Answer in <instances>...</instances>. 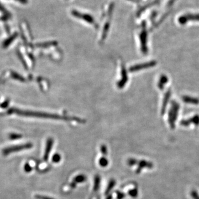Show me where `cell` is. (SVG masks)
Listing matches in <instances>:
<instances>
[{
    "label": "cell",
    "mask_w": 199,
    "mask_h": 199,
    "mask_svg": "<svg viewBox=\"0 0 199 199\" xmlns=\"http://www.w3.org/2000/svg\"><path fill=\"white\" fill-rule=\"evenodd\" d=\"M16 112L19 114L26 116L35 117H40V118H44V119H62V120H67V121H78L80 122H84L83 120H81L78 118L62 116L59 114H47V113L38 112L22 111H16Z\"/></svg>",
    "instance_id": "obj_1"
},
{
    "label": "cell",
    "mask_w": 199,
    "mask_h": 199,
    "mask_svg": "<svg viewBox=\"0 0 199 199\" xmlns=\"http://www.w3.org/2000/svg\"><path fill=\"white\" fill-rule=\"evenodd\" d=\"M179 109V105L178 103H175V101L172 103L171 108L169 114V122L171 128L174 127V123L178 116Z\"/></svg>",
    "instance_id": "obj_2"
},
{
    "label": "cell",
    "mask_w": 199,
    "mask_h": 199,
    "mask_svg": "<svg viewBox=\"0 0 199 199\" xmlns=\"http://www.w3.org/2000/svg\"><path fill=\"white\" fill-rule=\"evenodd\" d=\"M32 144L27 143V144H22V145H19V146H15V147H12L6 148L5 149H4V150L3 151V153L4 154L7 155L8 154L21 151L23 149H29V148H32Z\"/></svg>",
    "instance_id": "obj_3"
},
{
    "label": "cell",
    "mask_w": 199,
    "mask_h": 199,
    "mask_svg": "<svg viewBox=\"0 0 199 199\" xmlns=\"http://www.w3.org/2000/svg\"><path fill=\"white\" fill-rule=\"evenodd\" d=\"M189 21H199V14H188L185 15L178 19V21L180 24H184L187 23Z\"/></svg>",
    "instance_id": "obj_4"
},
{
    "label": "cell",
    "mask_w": 199,
    "mask_h": 199,
    "mask_svg": "<svg viewBox=\"0 0 199 199\" xmlns=\"http://www.w3.org/2000/svg\"><path fill=\"white\" fill-rule=\"evenodd\" d=\"M156 62L155 61H152V62H149L148 63H143V64H138L137 65L135 66H133L132 67H131L130 69V71H136L138 70H141V69H143L148 68L150 67H153L154 65H156Z\"/></svg>",
    "instance_id": "obj_5"
},
{
    "label": "cell",
    "mask_w": 199,
    "mask_h": 199,
    "mask_svg": "<svg viewBox=\"0 0 199 199\" xmlns=\"http://www.w3.org/2000/svg\"><path fill=\"white\" fill-rule=\"evenodd\" d=\"M137 165H138V168L136 171V173H139L144 168H147L148 169H152L153 167V164L151 162H149L146 160H142L137 162Z\"/></svg>",
    "instance_id": "obj_6"
},
{
    "label": "cell",
    "mask_w": 199,
    "mask_h": 199,
    "mask_svg": "<svg viewBox=\"0 0 199 199\" xmlns=\"http://www.w3.org/2000/svg\"><path fill=\"white\" fill-rule=\"evenodd\" d=\"M140 39L141 41L142 49L143 53H147V31L144 29L143 31L140 35Z\"/></svg>",
    "instance_id": "obj_7"
},
{
    "label": "cell",
    "mask_w": 199,
    "mask_h": 199,
    "mask_svg": "<svg viewBox=\"0 0 199 199\" xmlns=\"http://www.w3.org/2000/svg\"><path fill=\"white\" fill-rule=\"evenodd\" d=\"M53 144V140L51 138L48 139L47 142H46V149H45V152H44V158H43L44 161H46V162L48 160V158H49V154L51 152Z\"/></svg>",
    "instance_id": "obj_8"
},
{
    "label": "cell",
    "mask_w": 199,
    "mask_h": 199,
    "mask_svg": "<svg viewBox=\"0 0 199 199\" xmlns=\"http://www.w3.org/2000/svg\"><path fill=\"white\" fill-rule=\"evenodd\" d=\"M192 122H193V123H195V125H199V116H195L193 117L192 119H188V120H187V121L183 120L182 121H181L180 125H181L185 126H188L189 125H190V123H191Z\"/></svg>",
    "instance_id": "obj_9"
},
{
    "label": "cell",
    "mask_w": 199,
    "mask_h": 199,
    "mask_svg": "<svg viewBox=\"0 0 199 199\" xmlns=\"http://www.w3.org/2000/svg\"><path fill=\"white\" fill-rule=\"evenodd\" d=\"M100 182H101V178L100 176L98 175H96L94 178V188L93 190L94 192H97L100 188Z\"/></svg>",
    "instance_id": "obj_10"
},
{
    "label": "cell",
    "mask_w": 199,
    "mask_h": 199,
    "mask_svg": "<svg viewBox=\"0 0 199 199\" xmlns=\"http://www.w3.org/2000/svg\"><path fill=\"white\" fill-rule=\"evenodd\" d=\"M182 100L185 103H192V104H198L199 103L198 99L191 97L184 96L182 97Z\"/></svg>",
    "instance_id": "obj_11"
},
{
    "label": "cell",
    "mask_w": 199,
    "mask_h": 199,
    "mask_svg": "<svg viewBox=\"0 0 199 199\" xmlns=\"http://www.w3.org/2000/svg\"><path fill=\"white\" fill-rule=\"evenodd\" d=\"M170 96H171V92H170V91H167L166 92L165 97H164V101H163V106H162V114L164 113V112H165V108H166V105H167V102L169 101Z\"/></svg>",
    "instance_id": "obj_12"
},
{
    "label": "cell",
    "mask_w": 199,
    "mask_h": 199,
    "mask_svg": "<svg viewBox=\"0 0 199 199\" xmlns=\"http://www.w3.org/2000/svg\"><path fill=\"white\" fill-rule=\"evenodd\" d=\"M122 71V79L118 84V85L120 87H122L123 86L125 85L127 81V76L125 69L123 68Z\"/></svg>",
    "instance_id": "obj_13"
},
{
    "label": "cell",
    "mask_w": 199,
    "mask_h": 199,
    "mask_svg": "<svg viewBox=\"0 0 199 199\" xmlns=\"http://www.w3.org/2000/svg\"><path fill=\"white\" fill-rule=\"evenodd\" d=\"M86 180H87V177L84 175L81 174V175L75 176L73 179V181L77 184V183L85 182Z\"/></svg>",
    "instance_id": "obj_14"
},
{
    "label": "cell",
    "mask_w": 199,
    "mask_h": 199,
    "mask_svg": "<svg viewBox=\"0 0 199 199\" xmlns=\"http://www.w3.org/2000/svg\"><path fill=\"white\" fill-rule=\"evenodd\" d=\"M116 185V181L114 180V179H112L110 181V182L108 183V187L106 189V191H105V193L106 195H107L111 191V190L114 188V185Z\"/></svg>",
    "instance_id": "obj_15"
},
{
    "label": "cell",
    "mask_w": 199,
    "mask_h": 199,
    "mask_svg": "<svg viewBox=\"0 0 199 199\" xmlns=\"http://www.w3.org/2000/svg\"><path fill=\"white\" fill-rule=\"evenodd\" d=\"M167 81H168V79H167L166 76H162L161 77V78H160V81H159V84H158L159 89H163L164 86L167 83Z\"/></svg>",
    "instance_id": "obj_16"
},
{
    "label": "cell",
    "mask_w": 199,
    "mask_h": 199,
    "mask_svg": "<svg viewBox=\"0 0 199 199\" xmlns=\"http://www.w3.org/2000/svg\"><path fill=\"white\" fill-rule=\"evenodd\" d=\"M99 164L102 166V167H106L107 166L108 164V161L107 159H106L105 157H102L101 158L100 160H99Z\"/></svg>",
    "instance_id": "obj_17"
},
{
    "label": "cell",
    "mask_w": 199,
    "mask_h": 199,
    "mask_svg": "<svg viewBox=\"0 0 199 199\" xmlns=\"http://www.w3.org/2000/svg\"><path fill=\"white\" fill-rule=\"evenodd\" d=\"M128 193L129 194V195L131 196L132 198H136L138 196V189H137L136 188H135V189H133L132 190H130L128 191Z\"/></svg>",
    "instance_id": "obj_18"
},
{
    "label": "cell",
    "mask_w": 199,
    "mask_h": 199,
    "mask_svg": "<svg viewBox=\"0 0 199 199\" xmlns=\"http://www.w3.org/2000/svg\"><path fill=\"white\" fill-rule=\"evenodd\" d=\"M60 160H61V156L59 154H55L52 157V161L55 163H59Z\"/></svg>",
    "instance_id": "obj_19"
},
{
    "label": "cell",
    "mask_w": 199,
    "mask_h": 199,
    "mask_svg": "<svg viewBox=\"0 0 199 199\" xmlns=\"http://www.w3.org/2000/svg\"><path fill=\"white\" fill-rule=\"evenodd\" d=\"M138 160L136 159L133 158H130L127 160V164L130 166H133V165H137Z\"/></svg>",
    "instance_id": "obj_20"
},
{
    "label": "cell",
    "mask_w": 199,
    "mask_h": 199,
    "mask_svg": "<svg viewBox=\"0 0 199 199\" xmlns=\"http://www.w3.org/2000/svg\"><path fill=\"white\" fill-rule=\"evenodd\" d=\"M101 153L103 155H107V147H106V146H105V145L101 146Z\"/></svg>",
    "instance_id": "obj_21"
},
{
    "label": "cell",
    "mask_w": 199,
    "mask_h": 199,
    "mask_svg": "<svg viewBox=\"0 0 199 199\" xmlns=\"http://www.w3.org/2000/svg\"><path fill=\"white\" fill-rule=\"evenodd\" d=\"M191 196L193 199H199V195L196 191H192L191 192Z\"/></svg>",
    "instance_id": "obj_22"
},
{
    "label": "cell",
    "mask_w": 199,
    "mask_h": 199,
    "mask_svg": "<svg viewBox=\"0 0 199 199\" xmlns=\"http://www.w3.org/2000/svg\"><path fill=\"white\" fill-rule=\"evenodd\" d=\"M32 170V168L31 165L29 164L28 163L24 165V171H26V172L27 173H29L30 171H31Z\"/></svg>",
    "instance_id": "obj_23"
},
{
    "label": "cell",
    "mask_w": 199,
    "mask_h": 199,
    "mask_svg": "<svg viewBox=\"0 0 199 199\" xmlns=\"http://www.w3.org/2000/svg\"><path fill=\"white\" fill-rule=\"evenodd\" d=\"M35 198L37 199H53V198H50V197H48V196L40 195H35Z\"/></svg>",
    "instance_id": "obj_24"
},
{
    "label": "cell",
    "mask_w": 199,
    "mask_h": 199,
    "mask_svg": "<svg viewBox=\"0 0 199 199\" xmlns=\"http://www.w3.org/2000/svg\"><path fill=\"white\" fill-rule=\"evenodd\" d=\"M125 197V194L122 193L121 192L117 191V199H123Z\"/></svg>",
    "instance_id": "obj_25"
},
{
    "label": "cell",
    "mask_w": 199,
    "mask_h": 199,
    "mask_svg": "<svg viewBox=\"0 0 199 199\" xmlns=\"http://www.w3.org/2000/svg\"><path fill=\"white\" fill-rule=\"evenodd\" d=\"M76 183L74 182V181H73V182H71L70 185V187L72 189H74L76 188Z\"/></svg>",
    "instance_id": "obj_26"
},
{
    "label": "cell",
    "mask_w": 199,
    "mask_h": 199,
    "mask_svg": "<svg viewBox=\"0 0 199 199\" xmlns=\"http://www.w3.org/2000/svg\"><path fill=\"white\" fill-rule=\"evenodd\" d=\"M112 199V195H107L106 199Z\"/></svg>",
    "instance_id": "obj_27"
}]
</instances>
